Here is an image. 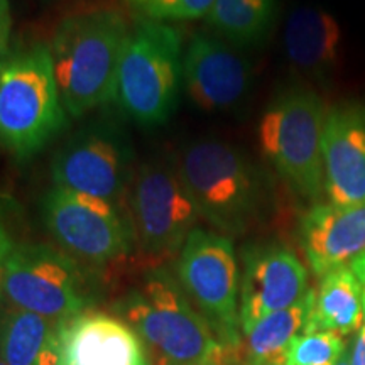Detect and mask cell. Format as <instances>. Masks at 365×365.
Masks as SVG:
<instances>
[{
	"label": "cell",
	"mask_w": 365,
	"mask_h": 365,
	"mask_svg": "<svg viewBox=\"0 0 365 365\" xmlns=\"http://www.w3.org/2000/svg\"><path fill=\"white\" fill-rule=\"evenodd\" d=\"M132 24L120 9L90 7L63 17L49 41L54 78L70 118L115 102Z\"/></svg>",
	"instance_id": "6da1fadb"
},
{
	"label": "cell",
	"mask_w": 365,
	"mask_h": 365,
	"mask_svg": "<svg viewBox=\"0 0 365 365\" xmlns=\"http://www.w3.org/2000/svg\"><path fill=\"white\" fill-rule=\"evenodd\" d=\"M70 125L49 46H19L0 61V149L17 161L38 156Z\"/></svg>",
	"instance_id": "7a4b0ae2"
},
{
	"label": "cell",
	"mask_w": 365,
	"mask_h": 365,
	"mask_svg": "<svg viewBox=\"0 0 365 365\" xmlns=\"http://www.w3.org/2000/svg\"><path fill=\"white\" fill-rule=\"evenodd\" d=\"M117 312L161 365H213L225 346L164 267L145 274Z\"/></svg>",
	"instance_id": "3957f363"
},
{
	"label": "cell",
	"mask_w": 365,
	"mask_h": 365,
	"mask_svg": "<svg viewBox=\"0 0 365 365\" xmlns=\"http://www.w3.org/2000/svg\"><path fill=\"white\" fill-rule=\"evenodd\" d=\"M176 161L200 217L223 234L244 230L266 203L264 173L227 140L200 137L182 145Z\"/></svg>",
	"instance_id": "277c9868"
},
{
	"label": "cell",
	"mask_w": 365,
	"mask_h": 365,
	"mask_svg": "<svg viewBox=\"0 0 365 365\" xmlns=\"http://www.w3.org/2000/svg\"><path fill=\"white\" fill-rule=\"evenodd\" d=\"M182 51L181 34L171 24L140 16L132 22L115 102L137 125L158 127L175 115L182 91Z\"/></svg>",
	"instance_id": "5b68a950"
},
{
	"label": "cell",
	"mask_w": 365,
	"mask_h": 365,
	"mask_svg": "<svg viewBox=\"0 0 365 365\" xmlns=\"http://www.w3.org/2000/svg\"><path fill=\"white\" fill-rule=\"evenodd\" d=\"M328 108L307 86L282 90L259 122V148L272 170L294 193L318 200L325 193L323 132Z\"/></svg>",
	"instance_id": "8992f818"
},
{
	"label": "cell",
	"mask_w": 365,
	"mask_h": 365,
	"mask_svg": "<svg viewBox=\"0 0 365 365\" xmlns=\"http://www.w3.org/2000/svg\"><path fill=\"white\" fill-rule=\"evenodd\" d=\"M4 296L11 307L66 323L88 312L95 296L80 262L48 244L14 245L4 272Z\"/></svg>",
	"instance_id": "52a82bcc"
},
{
	"label": "cell",
	"mask_w": 365,
	"mask_h": 365,
	"mask_svg": "<svg viewBox=\"0 0 365 365\" xmlns=\"http://www.w3.org/2000/svg\"><path fill=\"white\" fill-rule=\"evenodd\" d=\"M132 137L115 118H95L59 145L51 161L53 186L122 203L135 176Z\"/></svg>",
	"instance_id": "ba28073f"
},
{
	"label": "cell",
	"mask_w": 365,
	"mask_h": 365,
	"mask_svg": "<svg viewBox=\"0 0 365 365\" xmlns=\"http://www.w3.org/2000/svg\"><path fill=\"white\" fill-rule=\"evenodd\" d=\"M39 213L53 240L76 261L103 266L129 255L137 242L120 203L51 186L41 196Z\"/></svg>",
	"instance_id": "9c48e42d"
},
{
	"label": "cell",
	"mask_w": 365,
	"mask_h": 365,
	"mask_svg": "<svg viewBox=\"0 0 365 365\" xmlns=\"http://www.w3.org/2000/svg\"><path fill=\"white\" fill-rule=\"evenodd\" d=\"M176 279L217 340L240 346V276L232 240L196 227L180 250Z\"/></svg>",
	"instance_id": "30bf717a"
},
{
	"label": "cell",
	"mask_w": 365,
	"mask_h": 365,
	"mask_svg": "<svg viewBox=\"0 0 365 365\" xmlns=\"http://www.w3.org/2000/svg\"><path fill=\"white\" fill-rule=\"evenodd\" d=\"M135 240L154 259L180 254L200 212L180 175L176 158L154 156L139 164L129 190Z\"/></svg>",
	"instance_id": "8fae6325"
},
{
	"label": "cell",
	"mask_w": 365,
	"mask_h": 365,
	"mask_svg": "<svg viewBox=\"0 0 365 365\" xmlns=\"http://www.w3.org/2000/svg\"><path fill=\"white\" fill-rule=\"evenodd\" d=\"M252 86V68L217 34L195 33L182 51V90L196 107L225 112L239 107Z\"/></svg>",
	"instance_id": "7c38bea8"
},
{
	"label": "cell",
	"mask_w": 365,
	"mask_h": 365,
	"mask_svg": "<svg viewBox=\"0 0 365 365\" xmlns=\"http://www.w3.org/2000/svg\"><path fill=\"white\" fill-rule=\"evenodd\" d=\"M308 291L307 267L289 249L281 245L247 249L240 279L242 331L267 314L293 307Z\"/></svg>",
	"instance_id": "4fadbf2b"
},
{
	"label": "cell",
	"mask_w": 365,
	"mask_h": 365,
	"mask_svg": "<svg viewBox=\"0 0 365 365\" xmlns=\"http://www.w3.org/2000/svg\"><path fill=\"white\" fill-rule=\"evenodd\" d=\"M323 171L328 203H365V102H344L328 108Z\"/></svg>",
	"instance_id": "5bb4252c"
},
{
	"label": "cell",
	"mask_w": 365,
	"mask_h": 365,
	"mask_svg": "<svg viewBox=\"0 0 365 365\" xmlns=\"http://www.w3.org/2000/svg\"><path fill=\"white\" fill-rule=\"evenodd\" d=\"M299 237L317 276L349 267L365 254V203L355 207L313 205L301 218Z\"/></svg>",
	"instance_id": "9a60e30c"
},
{
	"label": "cell",
	"mask_w": 365,
	"mask_h": 365,
	"mask_svg": "<svg viewBox=\"0 0 365 365\" xmlns=\"http://www.w3.org/2000/svg\"><path fill=\"white\" fill-rule=\"evenodd\" d=\"M59 365H149L144 344L122 322L86 312L63 323Z\"/></svg>",
	"instance_id": "2e32d148"
},
{
	"label": "cell",
	"mask_w": 365,
	"mask_h": 365,
	"mask_svg": "<svg viewBox=\"0 0 365 365\" xmlns=\"http://www.w3.org/2000/svg\"><path fill=\"white\" fill-rule=\"evenodd\" d=\"M284 53L296 71L327 83L339 70L344 54L340 22L325 9H294L286 21Z\"/></svg>",
	"instance_id": "e0dca14e"
},
{
	"label": "cell",
	"mask_w": 365,
	"mask_h": 365,
	"mask_svg": "<svg viewBox=\"0 0 365 365\" xmlns=\"http://www.w3.org/2000/svg\"><path fill=\"white\" fill-rule=\"evenodd\" d=\"M61 323L11 307L0 319V360L7 365H59Z\"/></svg>",
	"instance_id": "ac0fdd59"
},
{
	"label": "cell",
	"mask_w": 365,
	"mask_h": 365,
	"mask_svg": "<svg viewBox=\"0 0 365 365\" xmlns=\"http://www.w3.org/2000/svg\"><path fill=\"white\" fill-rule=\"evenodd\" d=\"M364 325L360 284L350 267L325 274L314 291L313 308L304 333L331 331L345 336Z\"/></svg>",
	"instance_id": "d6986e66"
},
{
	"label": "cell",
	"mask_w": 365,
	"mask_h": 365,
	"mask_svg": "<svg viewBox=\"0 0 365 365\" xmlns=\"http://www.w3.org/2000/svg\"><path fill=\"white\" fill-rule=\"evenodd\" d=\"M314 289L293 307L259 319L244 333L242 350L252 365H284L293 341L307 330L313 308Z\"/></svg>",
	"instance_id": "ffe728a7"
},
{
	"label": "cell",
	"mask_w": 365,
	"mask_h": 365,
	"mask_svg": "<svg viewBox=\"0 0 365 365\" xmlns=\"http://www.w3.org/2000/svg\"><path fill=\"white\" fill-rule=\"evenodd\" d=\"M277 0H217L207 22L235 48L261 44L271 33Z\"/></svg>",
	"instance_id": "44dd1931"
},
{
	"label": "cell",
	"mask_w": 365,
	"mask_h": 365,
	"mask_svg": "<svg viewBox=\"0 0 365 365\" xmlns=\"http://www.w3.org/2000/svg\"><path fill=\"white\" fill-rule=\"evenodd\" d=\"M344 352V339L336 333H303L291 345L284 365H335Z\"/></svg>",
	"instance_id": "7402d4cb"
},
{
	"label": "cell",
	"mask_w": 365,
	"mask_h": 365,
	"mask_svg": "<svg viewBox=\"0 0 365 365\" xmlns=\"http://www.w3.org/2000/svg\"><path fill=\"white\" fill-rule=\"evenodd\" d=\"M217 0H148L137 6L140 17L158 22H181L202 19L212 11Z\"/></svg>",
	"instance_id": "603a6c76"
},
{
	"label": "cell",
	"mask_w": 365,
	"mask_h": 365,
	"mask_svg": "<svg viewBox=\"0 0 365 365\" xmlns=\"http://www.w3.org/2000/svg\"><path fill=\"white\" fill-rule=\"evenodd\" d=\"M17 242H14L11 227H9L7 208L0 203V301H2L4 296V272H6V264Z\"/></svg>",
	"instance_id": "cb8c5ba5"
},
{
	"label": "cell",
	"mask_w": 365,
	"mask_h": 365,
	"mask_svg": "<svg viewBox=\"0 0 365 365\" xmlns=\"http://www.w3.org/2000/svg\"><path fill=\"white\" fill-rule=\"evenodd\" d=\"M11 31H12L11 4H9V0H0V61H2L9 53Z\"/></svg>",
	"instance_id": "d4e9b609"
},
{
	"label": "cell",
	"mask_w": 365,
	"mask_h": 365,
	"mask_svg": "<svg viewBox=\"0 0 365 365\" xmlns=\"http://www.w3.org/2000/svg\"><path fill=\"white\" fill-rule=\"evenodd\" d=\"M213 365H252L245 359L244 350L240 346H223L222 354L218 355V359L215 360Z\"/></svg>",
	"instance_id": "484cf974"
},
{
	"label": "cell",
	"mask_w": 365,
	"mask_h": 365,
	"mask_svg": "<svg viewBox=\"0 0 365 365\" xmlns=\"http://www.w3.org/2000/svg\"><path fill=\"white\" fill-rule=\"evenodd\" d=\"M349 365H365V323L355 335L352 350L349 354Z\"/></svg>",
	"instance_id": "4316f807"
},
{
	"label": "cell",
	"mask_w": 365,
	"mask_h": 365,
	"mask_svg": "<svg viewBox=\"0 0 365 365\" xmlns=\"http://www.w3.org/2000/svg\"><path fill=\"white\" fill-rule=\"evenodd\" d=\"M350 269L357 277L360 291H362V303H364V317H365V254L360 255V257L355 259V261L350 264Z\"/></svg>",
	"instance_id": "83f0119b"
},
{
	"label": "cell",
	"mask_w": 365,
	"mask_h": 365,
	"mask_svg": "<svg viewBox=\"0 0 365 365\" xmlns=\"http://www.w3.org/2000/svg\"><path fill=\"white\" fill-rule=\"evenodd\" d=\"M335 365H349V352H344V355H341V357L339 359V362H336Z\"/></svg>",
	"instance_id": "f1b7e54d"
},
{
	"label": "cell",
	"mask_w": 365,
	"mask_h": 365,
	"mask_svg": "<svg viewBox=\"0 0 365 365\" xmlns=\"http://www.w3.org/2000/svg\"><path fill=\"white\" fill-rule=\"evenodd\" d=\"M127 2H129V4H130V6H134V7H137V6H140V4L148 2V0H127Z\"/></svg>",
	"instance_id": "f546056e"
},
{
	"label": "cell",
	"mask_w": 365,
	"mask_h": 365,
	"mask_svg": "<svg viewBox=\"0 0 365 365\" xmlns=\"http://www.w3.org/2000/svg\"><path fill=\"white\" fill-rule=\"evenodd\" d=\"M0 365H7L6 362H2V360H0Z\"/></svg>",
	"instance_id": "4dcf8cb0"
}]
</instances>
